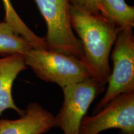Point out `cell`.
Masks as SVG:
<instances>
[{"instance_id":"cell-7","label":"cell","mask_w":134,"mask_h":134,"mask_svg":"<svg viewBox=\"0 0 134 134\" xmlns=\"http://www.w3.org/2000/svg\"><path fill=\"white\" fill-rule=\"evenodd\" d=\"M54 117L38 103H31L18 119H0V134H43L55 127Z\"/></svg>"},{"instance_id":"cell-2","label":"cell","mask_w":134,"mask_h":134,"mask_svg":"<svg viewBox=\"0 0 134 134\" xmlns=\"http://www.w3.org/2000/svg\"><path fill=\"white\" fill-rule=\"evenodd\" d=\"M26 66L44 81L62 88L92 77L86 65L76 57L48 50L32 48L24 54Z\"/></svg>"},{"instance_id":"cell-11","label":"cell","mask_w":134,"mask_h":134,"mask_svg":"<svg viewBox=\"0 0 134 134\" xmlns=\"http://www.w3.org/2000/svg\"><path fill=\"white\" fill-rule=\"evenodd\" d=\"M5 11V20L19 34L26 38L35 48H47L44 37L36 35L28 27L13 7L11 0H2Z\"/></svg>"},{"instance_id":"cell-3","label":"cell","mask_w":134,"mask_h":134,"mask_svg":"<svg viewBox=\"0 0 134 134\" xmlns=\"http://www.w3.org/2000/svg\"><path fill=\"white\" fill-rule=\"evenodd\" d=\"M46 23L45 38L48 50L76 57L82 61L80 40L72 28L70 0H35Z\"/></svg>"},{"instance_id":"cell-12","label":"cell","mask_w":134,"mask_h":134,"mask_svg":"<svg viewBox=\"0 0 134 134\" xmlns=\"http://www.w3.org/2000/svg\"><path fill=\"white\" fill-rule=\"evenodd\" d=\"M71 6L93 13H99V0H70Z\"/></svg>"},{"instance_id":"cell-1","label":"cell","mask_w":134,"mask_h":134,"mask_svg":"<svg viewBox=\"0 0 134 134\" xmlns=\"http://www.w3.org/2000/svg\"><path fill=\"white\" fill-rule=\"evenodd\" d=\"M72 28L81 43L82 62L91 74L106 85L111 70L109 58L120 28L107 21L100 13H93L71 6Z\"/></svg>"},{"instance_id":"cell-5","label":"cell","mask_w":134,"mask_h":134,"mask_svg":"<svg viewBox=\"0 0 134 134\" xmlns=\"http://www.w3.org/2000/svg\"><path fill=\"white\" fill-rule=\"evenodd\" d=\"M105 85L93 77L62 88L64 99L54 117L55 127L64 134H78L82 119L90 105L104 91Z\"/></svg>"},{"instance_id":"cell-9","label":"cell","mask_w":134,"mask_h":134,"mask_svg":"<svg viewBox=\"0 0 134 134\" xmlns=\"http://www.w3.org/2000/svg\"><path fill=\"white\" fill-rule=\"evenodd\" d=\"M99 9L100 15L117 27H133L134 6L125 0H99Z\"/></svg>"},{"instance_id":"cell-4","label":"cell","mask_w":134,"mask_h":134,"mask_svg":"<svg viewBox=\"0 0 134 134\" xmlns=\"http://www.w3.org/2000/svg\"><path fill=\"white\" fill-rule=\"evenodd\" d=\"M133 28L120 29L110 52L113 68L103 98L94 109V114L114 98L134 91V36Z\"/></svg>"},{"instance_id":"cell-10","label":"cell","mask_w":134,"mask_h":134,"mask_svg":"<svg viewBox=\"0 0 134 134\" xmlns=\"http://www.w3.org/2000/svg\"><path fill=\"white\" fill-rule=\"evenodd\" d=\"M32 48V45L9 23L0 22V55L6 57L16 53L24 54Z\"/></svg>"},{"instance_id":"cell-8","label":"cell","mask_w":134,"mask_h":134,"mask_svg":"<svg viewBox=\"0 0 134 134\" xmlns=\"http://www.w3.org/2000/svg\"><path fill=\"white\" fill-rule=\"evenodd\" d=\"M27 68L23 53H16L0 58V115L7 109H13L20 116L25 113L17 106L13 98L14 80L21 71Z\"/></svg>"},{"instance_id":"cell-6","label":"cell","mask_w":134,"mask_h":134,"mask_svg":"<svg viewBox=\"0 0 134 134\" xmlns=\"http://www.w3.org/2000/svg\"><path fill=\"white\" fill-rule=\"evenodd\" d=\"M110 129L118 134H134V91L120 94L92 116L85 115L78 134H100Z\"/></svg>"}]
</instances>
